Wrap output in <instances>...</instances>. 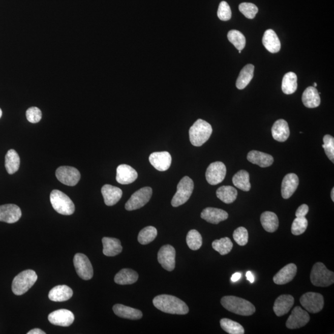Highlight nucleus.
I'll use <instances>...</instances> for the list:
<instances>
[{"label":"nucleus","instance_id":"obj_46","mask_svg":"<svg viewBox=\"0 0 334 334\" xmlns=\"http://www.w3.org/2000/svg\"><path fill=\"white\" fill-rule=\"evenodd\" d=\"M324 144L322 147L324 148L325 153L326 154L327 158L333 163L334 162V138L332 136L327 135H325L323 138Z\"/></svg>","mask_w":334,"mask_h":334},{"label":"nucleus","instance_id":"obj_2","mask_svg":"<svg viewBox=\"0 0 334 334\" xmlns=\"http://www.w3.org/2000/svg\"><path fill=\"white\" fill-rule=\"evenodd\" d=\"M221 304L227 310L238 315L251 316L256 311L255 306L251 302L235 296L223 297Z\"/></svg>","mask_w":334,"mask_h":334},{"label":"nucleus","instance_id":"obj_45","mask_svg":"<svg viewBox=\"0 0 334 334\" xmlns=\"http://www.w3.org/2000/svg\"><path fill=\"white\" fill-rule=\"evenodd\" d=\"M234 240L239 246H245L248 242V232L246 228L240 227L237 228L233 234Z\"/></svg>","mask_w":334,"mask_h":334},{"label":"nucleus","instance_id":"obj_14","mask_svg":"<svg viewBox=\"0 0 334 334\" xmlns=\"http://www.w3.org/2000/svg\"><path fill=\"white\" fill-rule=\"evenodd\" d=\"M176 251L171 245L163 246L158 253V261L162 267L167 271H172L175 267Z\"/></svg>","mask_w":334,"mask_h":334},{"label":"nucleus","instance_id":"obj_22","mask_svg":"<svg viewBox=\"0 0 334 334\" xmlns=\"http://www.w3.org/2000/svg\"><path fill=\"white\" fill-rule=\"evenodd\" d=\"M202 219L212 224H218L220 222L224 221L228 218V214L224 210L218 208H205L201 214Z\"/></svg>","mask_w":334,"mask_h":334},{"label":"nucleus","instance_id":"obj_28","mask_svg":"<svg viewBox=\"0 0 334 334\" xmlns=\"http://www.w3.org/2000/svg\"><path fill=\"white\" fill-rule=\"evenodd\" d=\"M103 253L108 257H113L122 253L123 247L118 239L104 237L102 238Z\"/></svg>","mask_w":334,"mask_h":334},{"label":"nucleus","instance_id":"obj_11","mask_svg":"<svg viewBox=\"0 0 334 334\" xmlns=\"http://www.w3.org/2000/svg\"><path fill=\"white\" fill-rule=\"evenodd\" d=\"M226 173L227 168L224 163L213 162L207 168L205 178L210 185H216L224 181Z\"/></svg>","mask_w":334,"mask_h":334},{"label":"nucleus","instance_id":"obj_38","mask_svg":"<svg viewBox=\"0 0 334 334\" xmlns=\"http://www.w3.org/2000/svg\"><path fill=\"white\" fill-rule=\"evenodd\" d=\"M212 245L213 249L218 251L221 255H227L232 251L233 247L232 241L228 237L214 240Z\"/></svg>","mask_w":334,"mask_h":334},{"label":"nucleus","instance_id":"obj_3","mask_svg":"<svg viewBox=\"0 0 334 334\" xmlns=\"http://www.w3.org/2000/svg\"><path fill=\"white\" fill-rule=\"evenodd\" d=\"M212 133V128L209 123L199 119L190 128L189 135L191 143L194 146H201L209 140Z\"/></svg>","mask_w":334,"mask_h":334},{"label":"nucleus","instance_id":"obj_4","mask_svg":"<svg viewBox=\"0 0 334 334\" xmlns=\"http://www.w3.org/2000/svg\"><path fill=\"white\" fill-rule=\"evenodd\" d=\"M35 271L26 270L22 271L13 279L12 291L16 295L20 296L26 293L37 281Z\"/></svg>","mask_w":334,"mask_h":334},{"label":"nucleus","instance_id":"obj_18","mask_svg":"<svg viewBox=\"0 0 334 334\" xmlns=\"http://www.w3.org/2000/svg\"><path fill=\"white\" fill-rule=\"evenodd\" d=\"M138 172L130 165L122 164L117 167L116 179L119 184H132L138 178Z\"/></svg>","mask_w":334,"mask_h":334},{"label":"nucleus","instance_id":"obj_24","mask_svg":"<svg viewBox=\"0 0 334 334\" xmlns=\"http://www.w3.org/2000/svg\"><path fill=\"white\" fill-rule=\"evenodd\" d=\"M73 295L72 289L67 285H58L53 287L48 293L51 301L64 302L70 299Z\"/></svg>","mask_w":334,"mask_h":334},{"label":"nucleus","instance_id":"obj_40","mask_svg":"<svg viewBox=\"0 0 334 334\" xmlns=\"http://www.w3.org/2000/svg\"><path fill=\"white\" fill-rule=\"evenodd\" d=\"M158 236V230L153 226H148L140 231L138 241L141 245H147L153 241Z\"/></svg>","mask_w":334,"mask_h":334},{"label":"nucleus","instance_id":"obj_20","mask_svg":"<svg viewBox=\"0 0 334 334\" xmlns=\"http://www.w3.org/2000/svg\"><path fill=\"white\" fill-rule=\"evenodd\" d=\"M297 272V267L295 264H289L274 276L273 281L278 285H284L289 283L295 278Z\"/></svg>","mask_w":334,"mask_h":334},{"label":"nucleus","instance_id":"obj_53","mask_svg":"<svg viewBox=\"0 0 334 334\" xmlns=\"http://www.w3.org/2000/svg\"><path fill=\"white\" fill-rule=\"evenodd\" d=\"M331 199H332V201H334V188H332V191H331Z\"/></svg>","mask_w":334,"mask_h":334},{"label":"nucleus","instance_id":"obj_32","mask_svg":"<svg viewBox=\"0 0 334 334\" xmlns=\"http://www.w3.org/2000/svg\"><path fill=\"white\" fill-rule=\"evenodd\" d=\"M139 276L136 271L130 269H123L116 274L115 283L119 285H131L138 281Z\"/></svg>","mask_w":334,"mask_h":334},{"label":"nucleus","instance_id":"obj_35","mask_svg":"<svg viewBox=\"0 0 334 334\" xmlns=\"http://www.w3.org/2000/svg\"><path fill=\"white\" fill-rule=\"evenodd\" d=\"M20 166V158L18 154L14 149L8 151L5 156V167L10 175L18 172Z\"/></svg>","mask_w":334,"mask_h":334},{"label":"nucleus","instance_id":"obj_33","mask_svg":"<svg viewBox=\"0 0 334 334\" xmlns=\"http://www.w3.org/2000/svg\"><path fill=\"white\" fill-rule=\"evenodd\" d=\"M254 70H255V67L251 64H248L242 68L236 82V86L238 89H244L250 84L253 78Z\"/></svg>","mask_w":334,"mask_h":334},{"label":"nucleus","instance_id":"obj_54","mask_svg":"<svg viewBox=\"0 0 334 334\" xmlns=\"http://www.w3.org/2000/svg\"><path fill=\"white\" fill-rule=\"evenodd\" d=\"M3 115V112L1 108H0V118H1V117Z\"/></svg>","mask_w":334,"mask_h":334},{"label":"nucleus","instance_id":"obj_56","mask_svg":"<svg viewBox=\"0 0 334 334\" xmlns=\"http://www.w3.org/2000/svg\"><path fill=\"white\" fill-rule=\"evenodd\" d=\"M238 51H239V53H241V50H238Z\"/></svg>","mask_w":334,"mask_h":334},{"label":"nucleus","instance_id":"obj_52","mask_svg":"<svg viewBox=\"0 0 334 334\" xmlns=\"http://www.w3.org/2000/svg\"><path fill=\"white\" fill-rule=\"evenodd\" d=\"M241 274L239 272H236L235 274H234L233 275L232 277V281L233 282H236L238 281H239V279L241 278Z\"/></svg>","mask_w":334,"mask_h":334},{"label":"nucleus","instance_id":"obj_47","mask_svg":"<svg viewBox=\"0 0 334 334\" xmlns=\"http://www.w3.org/2000/svg\"><path fill=\"white\" fill-rule=\"evenodd\" d=\"M218 18L223 21H227L232 18V11L226 2H222L218 11Z\"/></svg>","mask_w":334,"mask_h":334},{"label":"nucleus","instance_id":"obj_23","mask_svg":"<svg viewBox=\"0 0 334 334\" xmlns=\"http://www.w3.org/2000/svg\"><path fill=\"white\" fill-rule=\"evenodd\" d=\"M102 194L104 197L105 204L108 206H112L121 199L123 191L119 188L110 185H105L102 188Z\"/></svg>","mask_w":334,"mask_h":334},{"label":"nucleus","instance_id":"obj_43","mask_svg":"<svg viewBox=\"0 0 334 334\" xmlns=\"http://www.w3.org/2000/svg\"><path fill=\"white\" fill-rule=\"evenodd\" d=\"M308 222L306 218H296L292 225L293 235L298 236L304 233L307 229Z\"/></svg>","mask_w":334,"mask_h":334},{"label":"nucleus","instance_id":"obj_17","mask_svg":"<svg viewBox=\"0 0 334 334\" xmlns=\"http://www.w3.org/2000/svg\"><path fill=\"white\" fill-rule=\"evenodd\" d=\"M148 159L151 165L160 172L167 170L172 164V156L166 151L151 154Z\"/></svg>","mask_w":334,"mask_h":334},{"label":"nucleus","instance_id":"obj_37","mask_svg":"<svg viewBox=\"0 0 334 334\" xmlns=\"http://www.w3.org/2000/svg\"><path fill=\"white\" fill-rule=\"evenodd\" d=\"M232 181L235 187L239 190L249 191L251 189L250 175L246 170H239L233 176Z\"/></svg>","mask_w":334,"mask_h":334},{"label":"nucleus","instance_id":"obj_25","mask_svg":"<svg viewBox=\"0 0 334 334\" xmlns=\"http://www.w3.org/2000/svg\"><path fill=\"white\" fill-rule=\"evenodd\" d=\"M113 311L114 313L119 318L131 319V320H138L142 317V313L141 311L125 306L124 305H114Z\"/></svg>","mask_w":334,"mask_h":334},{"label":"nucleus","instance_id":"obj_15","mask_svg":"<svg viewBox=\"0 0 334 334\" xmlns=\"http://www.w3.org/2000/svg\"><path fill=\"white\" fill-rule=\"evenodd\" d=\"M50 323L58 326L68 327L73 323L74 316L71 311L62 309L51 313L48 317Z\"/></svg>","mask_w":334,"mask_h":334},{"label":"nucleus","instance_id":"obj_34","mask_svg":"<svg viewBox=\"0 0 334 334\" xmlns=\"http://www.w3.org/2000/svg\"><path fill=\"white\" fill-rule=\"evenodd\" d=\"M216 195L224 203L231 204L235 201L238 192L235 188L231 186H222L217 190Z\"/></svg>","mask_w":334,"mask_h":334},{"label":"nucleus","instance_id":"obj_9","mask_svg":"<svg viewBox=\"0 0 334 334\" xmlns=\"http://www.w3.org/2000/svg\"><path fill=\"white\" fill-rule=\"evenodd\" d=\"M300 303L308 312L318 313L323 309L324 297L320 293L308 292L301 297Z\"/></svg>","mask_w":334,"mask_h":334},{"label":"nucleus","instance_id":"obj_49","mask_svg":"<svg viewBox=\"0 0 334 334\" xmlns=\"http://www.w3.org/2000/svg\"><path fill=\"white\" fill-rule=\"evenodd\" d=\"M309 211V207L307 204H302L296 210L295 216L296 218H305Z\"/></svg>","mask_w":334,"mask_h":334},{"label":"nucleus","instance_id":"obj_41","mask_svg":"<svg viewBox=\"0 0 334 334\" xmlns=\"http://www.w3.org/2000/svg\"><path fill=\"white\" fill-rule=\"evenodd\" d=\"M227 37L229 41L235 46L237 50L244 49L246 45V39L241 33L237 30H231L228 33Z\"/></svg>","mask_w":334,"mask_h":334},{"label":"nucleus","instance_id":"obj_51","mask_svg":"<svg viewBox=\"0 0 334 334\" xmlns=\"http://www.w3.org/2000/svg\"><path fill=\"white\" fill-rule=\"evenodd\" d=\"M246 277L248 281H250L251 283H253L254 281H255V278H254L253 274L250 271H248Z\"/></svg>","mask_w":334,"mask_h":334},{"label":"nucleus","instance_id":"obj_31","mask_svg":"<svg viewBox=\"0 0 334 334\" xmlns=\"http://www.w3.org/2000/svg\"><path fill=\"white\" fill-rule=\"evenodd\" d=\"M261 222L262 227L267 232L273 233L278 229L279 222L275 213L266 211L261 214Z\"/></svg>","mask_w":334,"mask_h":334},{"label":"nucleus","instance_id":"obj_16","mask_svg":"<svg viewBox=\"0 0 334 334\" xmlns=\"http://www.w3.org/2000/svg\"><path fill=\"white\" fill-rule=\"evenodd\" d=\"M22 212L18 205L13 204L0 205V222L14 224L21 218Z\"/></svg>","mask_w":334,"mask_h":334},{"label":"nucleus","instance_id":"obj_5","mask_svg":"<svg viewBox=\"0 0 334 334\" xmlns=\"http://www.w3.org/2000/svg\"><path fill=\"white\" fill-rule=\"evenodd\" d=\"M310 279L315 286L326 287L333 284L334 273L322 262H316L311 270Z\"/></svg>","mask_w":334,"mask_h":334},{"label":"nucleus","instance_id":"obj_36","mask_svg":"<svg viewBox=\"0 0 334 334\" xmlns=\"http://www.w3.org/2000/svg\"><path fill=\"white\" fill-rule=\"evenodd\" d=\"M297 76L293 72H288L285 74L282 82V90L287 95L296 92L298 83H297Z\"/></svg>","mask_w":334,"mask_h":334},{"label":"nucleus","instance_id":"obj_1","mask_svg":"<svg viewBox=\"0 0 334 334\" xmlns=\"http://www.w3.org/2000/svg\"><path fill=\"white\" fill-rule=\"evenodd\" d=\"M153 304L162 312L172 315H184L189 312L187 305L180 299L172 295L157 296L153 299Z\"/></svg>","mask_w":334,"mask_h":334},{"label":"nucleus","instance_id":"obj_27","mask_svg":"<svg viewBox=\"0 0 334 334\" xmlns=\"http://www.w3.org/2000/svg\"><path fill=\"white\" fill-rule=\"evenodd\" d=\"M272 135L274 139L279 142L286 141L290 136V129L288 123L283 119H278L272 127Z\"/></svg>","mask_w":334,"mask_h":334},{"label":"nucleus","instance_id":"obj_26","mask_svg":"<svg viewBox=\"0 0 334 334\" xmlns=\"http://www.w3.org/2000/svg\"><path fill=\"white\" fill-rule=\"evenodd\" d=\"M262 44L267 51L272 53L279 52L281 48V41L272 29L265 31L262 37Z\"/></svg>","mask_w":334,"mask_h":334},{"label":"nucleus","instance_id":"obj_42","mask_svg":"<svg viewBox=\"0 0 334 334\" xmlns=\"http://www.w3.org/2000/svg\"><path fill=\"white\" fill-rule=\"evenodd\" d=\"M188 246L193 251L198 250L202 247V238L201 234L196 230H191L187 236Z\"/></svg>","mask_w":334,"mask_h":334},{"label":"nucleus","instance_id":"obj_44","mask_svg":"<svg viewBox=\"0 0 334 334\" xmlns=\"http://www.w3.org/2000/svg\"><path fill=\"white\" fill-rule=\"evenodd\" d=\"M239 10L246 18L250 19L255 18L258 13V7L250 3H242L239 5Z\"/></svg>","mask_w":334,"mask_h":334},{"label":"nucleus","instance_id":"obj_8","mask_svg":"<svg viewBox=\"0 0 334 334\" xmlns=\"http://www.w3.org/2000/svg\"><path fill=\"white\" fill-rule=\"evenodd\" d=\"M152 195V188L150 187L141 188L131 196L125 204V209L128 211L140 209L150 201Z\"/></svg>","mask_w":334,"mask_h":334},{"label":"nucleus","instance_id":"obj_39","mask_svg":"<svg viewBox=\"0 0 334 334\" xmlns=\"http://www.w3.org/2000/svg\"><path fill=\"white\" fill-rule=\"evenodd\" d=\"M221 326L223 330L230 334H244L245 329L244 327L238 322L231 320L230 319H222Z\"/></svg>","mask_w":334,"mask_h":334},{"label":"nucleus","instance_id":"obj_55","mask_svg":"<svg viewBox=\"0 0 334 334\" xmlns=\"http://www.w3.org/2000/svg\"><path fill=\"white\" fill-rule=\"evenodd\" d=\"M317 85H318V84H317V83H316V82H315V83H314V86L313 87H317Z\"/></svg>","mask_w":334,"mask_h":334},{"label":"nucleus","instance_id":"obj_7","mask_svg":"<svg viewBox=\"0 0 334 334\" xmlns=\"http://www.w3.org/2000/svg\"><path fill=\"white\" fill-rule=\"evenodd\" d=\"M194 190V182L190 177L186 176L183 178L177 186V191L172 198L173 207H179L184 204L190 198Z\"/></svg>","mask_w":334,"mask_h":334},{"label":"nucleus","instance_id":"obj_21","mask_svg":"<svg viewBox=\"0 0 334 334\" xmlns=\"http://www.w3.org/2000/svg\"><path fill=\"white\" fill-rule=\"evenodd\" d=\"M295 299L292 295H282L279 296L274 302V313L279 317L286 315L292 308Z\"/></svg>","mask_w":334,"mask_h":334},{"label":"nucleus","instance_id":"obj_19","mask_svg":"<svg viewBox=\"0 0 334 334\" xmlns=\"http://www.w3.org/2000/svg\"><path fill=\"white\" fill-rule=\"evenodd\" d=\"M299 185L298 176L295 173H288L284 177L282 183L281 193L282 198L289 199L295 193Z\"/></svg>","mask_w":334,"mask_h":334},{"label":"nucleus","instance_id":"obj_30","mask_svg":"<svg viewBox=\"0 0 334 334\" xmlns=\"http://www.w3.org/2000/svg\"><path fill=\"white\" fill-rule=\"evenodd\" d=\"M302 102L307 108H314L319 107L321 104V98L318 90L313 86L307 87L302 94Z\"/></svg>","mask_w":334,"mask_h":334},{"label":"nucleus","instance_id":"obj_50","mask_svg":"<svg viewBox=\"0 0 334 334\" xmlns=\"http://www.w3.org/2000/svg\"><path fill=\"white\" fill-rule=\"evenodd\" d=\"M27 334H45V332L42 330L38 329V328H36V329L30 330L29 332H27Z\"/></svg>","mask_w":334,"mask_h":334},{"label":"nucleus","instance_id":"obj_13","mask_svg":"<svg viewBox=\"0 0 334 334\" xmlns=\"http://www.w3.org/2000/svg\"><path fill=\"white\" fill-rule=\"evenodd\" d=\"M310 320V316L307 311L300 307H296L287 319L286 326L290 329H299L307 325Z\"/></svg>","mask_w":334,"mask_h":334},{"label":"nucleus","instance_id":"obj_12","mask_svg":"<svg viewBox=\"0 0 334 334\" xmlns=\"http://www.w3.org/2000/svg\"><path fill=\"white\" fill-rule=\"evenodd\" d=\"M56 176L63 184L74 187L78 184L81 178V174L76 168L63 166L56 170Z\"/></svg>","mask_w":334,"mask_h":334},{"label":"nucleus","instance_id":"obj_10","mask_svg":"<svg viewBox=\"0 0 334 334\" xmlns=\"http://www.w3.org/2000/svg\"><path fill=\"white\" fill-rule=\"evenodd\" d=\"M76 272L82 279L88 281L93 278L94 270L92 264L86 256L77 253L73 259Z\"/></svg>","mask_w":334,"mask_h":334},{"label":"nucleus","instance_id":"obj_6","mask_svg":"<svg viewBox=\"0 0 334 334\" xmlns=\"http://www.w3.org/2000/svg\"><path fill=\"white\" fill-rule=\"evenodd\" d=\"M50 202L53 209L62 215H72L75 210L73 201L60 191L55 190L51 191Z\"/></svg>","mask_w":334,"mask_h":334},{"label":"nucleus","instance_id":"obj_29","mask_svg":"<svg viewBox=\"0 0 334 334\" xmlns=\"http://www.w3.org/2000/svg\"><path fill=\"white\" fill-rule=\"evenodd\" d=\"M247 159L253 164L258 165L262 168L269 167L274 162L272 156L257 150L250 151L248 154Z\"/></svg>","mask_w":334,"mask_h":334},{"label":"nucleus","instance_id":"obj_48","mask_svg":"<svg viewBox=\"0 0 334 334\" xmlns=\"http://www.w3.org/2000/svg\"><path fill=\"white\" fill-rule=\"evenodd\" d=\"M42 116L41 110L37 107H31L26 111L27 120L32 124H37L41 121Z\"/></svg>","mask_w":334,"mask_h":334}]
</instances>
